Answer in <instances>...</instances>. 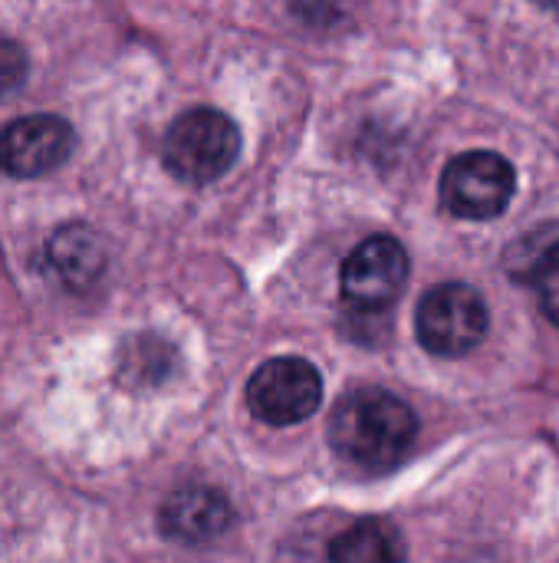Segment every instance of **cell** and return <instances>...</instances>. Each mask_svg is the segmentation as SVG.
I'll return each instance as SVG.
<instances>
[{
	"label": "cell",
	"mask_w": 559,
	"mask_h": 563,
	"mask_svg": "<svg viewBox=\"0 0 559 563\" xmlns=\"http://www.w3.org/2000/svg\"><path fill=\"white\" fill-rule=\"evenodd\" d=\"M405 538L385 518H362L329 544V563H405Z\"/></svg>",
	"instance_id": "9"
},
{
	"label": "cell",
	"mask_w": 559,
	"mask_h": 563,
	"mask_svg": "<svg viewBox=\"0 0 559 563\" xmlns=\"http://www.w3.org/2000/svg\"><path fill=\"white\" fill-rule=\"evenodd\" d=\"M537 3H544V7H550V10H557L559 13V0H537Z\"/></svg>",
	"instance_id": "14"
},
{
	"label": "cell",
	"mask_w": 559,
	"mask_h": 563,
	"mask_svg": "<svg viewBox=\"0 0 559 563\" xmlns=\"http://www.w3.org/2000/svg\"><path fill=\"white\" fill-rule=\"evenodd\" d=\"M409 280V254L405 247L389 234L366 238L343 264L339 271V290L343 300L362 313L385 310Z\"/></svg>",
	"instance_id": "6"
},
{
	"label": "cell",
	"mask_w": 559,
	"mask_h": 563,
	"mask_svg": "<svg viewBox=\"0 0 559 563\" xmlns=\"http://www.w3.org/2000/svg\"><path fill=\"white\" fill-rule=\"evenodd\" d=\"M323 402V376L303 356H277L254 369L247 406L267 426L306 422Z\"/></svg>",
	"instance_id": "5"
},
{
	"label": "cell",
	"mask_w": 559,
	"mask_h": 563,
	"mask_svg": "<svg viewBox=\"0 0 559 563\" xmlns=\"http://www.w3.org/2000/svg\"><path fill=\"white\" fill-rule=\"evenodd\" d=\"M491 327L484 297L468 284H438L432 287L415 310L418 343L445 360L465 356L484 343Z\"/></svg>",
	"instance_id": "3"
},
{
	"label": "cell",
	"mask_w": 559,
	"mask_h": 563,
	"mask_svg": "<svg viewBox=\"0 0 559 563\" xmlns=\"http://www.w3.org/2000/svg\"><path fill=\"white\" fill-rule=\"evenodd\" d=\"M175 363V350L161 340H152V336H138L128 343V350L122 353L119 366H122V376L132 379V383H165L168 376V366Z\"/></svg>",
	"instance_id": "11"
},
{
	"label": "cell",
	"mask_w": 559,
	"mask_h": 563,
	"mask_svg": "<svg viewBox=\"0 0 559 563\" xmlns=\"http://www.w3.org/2000/svg\"><path fill=\"white\" fill-rule=\"evenodd\" d=\"M534 287H537V300H540V310L544 317L559 327V244H554L540 264H537V274H534Z\"/></svg>",
	"instance_id": "12"
},
{
	"label": "cell",
	"mask_w": 559,
	"mask_h": 563,
	"mask_svg": "<svg viewBox=\"0 0 559 563\" xmlns=\"http://www.w3.org/2000/svg\"><path fill=\"white\" fill-rule=\"evenodd\" d=\"M441 205L465 221H491L507 211L517 191L514 165L488 148L455 155L441 172Z\"/></svg>",
	"instance_id": "4"
},
{
	"label": "cell",
	"mask_w": 559,
	"mask_h": 563,
	"mask_svg": "<svg viewBox=\"0 0 559 563\" xmlns=\"http://www.w3.org/2000/svg\"><path fill=\"white\" fill-rule=\"evenodd\" d=\"M418 435L412 406L385 389L362 386L346 393L329 416V445L362 472L395 468Z\"/></svg>",
	"instance_id": "1"
},
{
	"label": "cell",
	"mask_w": 559,
	"mask_h": 563,
	"mask_svg": "<svg viewBox=\"0 0 559 563\" xmlns=\"http://www.w3.org/2000/svg\"><path fill=\"white\" fill-rule=\"evenodd\" d=\"M49 261L63 280H69L72 287H86L102 271V247L89 228L72 224L49 238Z\"/></svg>",
	"instance_id": "10"
},
{
	"label": "cell",
	"mask_w": 559,
	"mask_h": 563,
	"mask_svg": "<svg viewBox=\"0 0 559 563\" xmlns=\"http://www.w3.org/2000/svg\"><path fill=\"white\" fill-rule=\"evenodd\" d=\"M26 76V53L13 40H0V99L10 96Z\"/></svg>",
	"instance_id": "13"
},
{
	"label": "cell",
	"mask_w": 559,
	"mask_h": 563,
	"mask_svg": "<svg viewBox=\"0 0 559 563\" xmlns=\"http://www.w3.org/2000/svg\"><path fill=\"white\" fill-rule=\"evenodd\" d=\"M234 525L231 501L208 485L175 488L158 508V528L178 544H208Z\"/></svg>",
	"instance_id": "8"
},
{
	"label": "cell",
	"mask_w": 559,
	"mask_h": 563,
	"mask_svg": "<svg viewBox=\"0 0 559 563\" xmlns=\"http://www.w3.org/2000/svg\"><path fill=\"white\" fill-rule=\"evenodd\" d=\"M72 125L59 115H20L0 129V172L40 178L59 168L72 152Z\"/></svg>",
	"instance_id": "7"
},
{
	"label": "cell",
	"mask_w": 559,
	"mask_h": 563,
	"mask_svg": "<svg viewBox=\"0 0 559 563\" xmlns=\"http://www.w3.org/2000/svg\"><path fill=\"white\" fill-rule=\"evenodd\" d=\"M241 155L237 125L217 109H191L178 115L165 135V165L175 178L204 185L221 178Z\"/></svg>",
	"instance_id": "2"
}]
</instances>
